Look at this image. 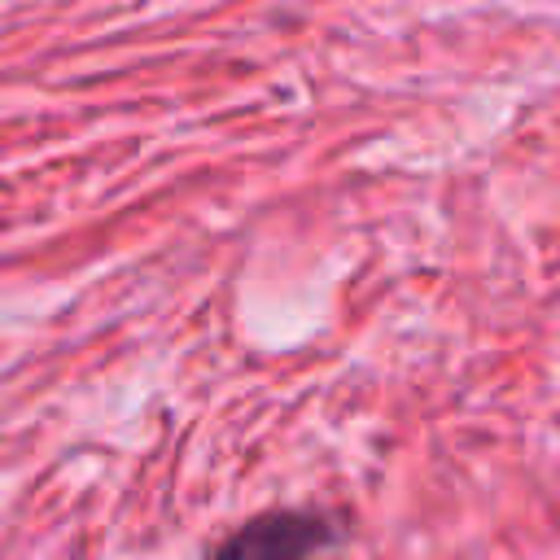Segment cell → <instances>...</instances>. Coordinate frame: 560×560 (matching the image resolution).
I'll list each match as a JSON object with an SVG mask.
<instances>
[{
  "label": "cell",
  "mask_w": 560,
  "mask_h": 560,
  "mask_svg": "<svg viewBox=\"0 0 560 560\" xmlns=\"http://www.w3.org/2000/svg\"><path fill=\"white\" fill-rule=\"evenodd\" d=\"M337 542L319 512H262L223 534L206 560H319Z\"/></svg>",
  "instance_id": "1"
}]
</instances>
